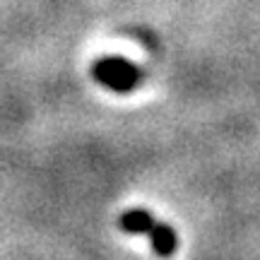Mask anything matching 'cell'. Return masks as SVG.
Segmentation results:
<instances>
[{
    "label": "cell",
    "instance_id": "1",
    "mask_svg": "<svg viewBox=\"0 0 260 260\" xmlns=\"http://www.w3.org/2000/svg\"><path fill=\"white\" fill-rule=\"evenodd\" d=\"M92 77L111 92H130L140 87L142 70L121 56H104L92 65Z\"/></svg>",
    "mask_w": 260,
    "mask_h": 260
},
{
    "label": "cell",
    "instance_id": "2",
    "mask_svg": "<svg viewBox=\"0 0 260 260\" xmlns=\"http://www.w3.org/2000/svg\"><path fill=\"white\" fill-rule=\"evenodd\" d=\"M147 236H149V243H152V248H154L157 255H161V258H171V255L176 253L178 236H176V232H174L169 224L157 222V219H154V224L149 226Z\"/></svg>",
    "mask_w": 260,
    "mask_h": 260
},
{
    "label": "cell",
    "instance_id": "3",
    "mask_svg": "<svg viewBox=\"0 0 260 260\" xmlns=\"http://www.w3.org/2000/svg\"><path fill=\"white\" fill-rule=\"evenodd\" d=\"M154 224V217L145 210V207H130L121 214V229L125 234H135V236H147L149 226Z\"/></svg>",
    "mask_w": 260,
    "mask_h": 260
}]
</instances>
